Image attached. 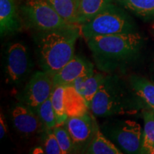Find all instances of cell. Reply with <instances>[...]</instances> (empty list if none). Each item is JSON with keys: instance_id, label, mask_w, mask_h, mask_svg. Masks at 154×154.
<instances>
[{"instance_id": "cell-1", "label": "cell", "mask_w": 154, "mask_h": 154, "mask_svg": "<svg viewBox=\"0 0 154 154\" xmlns=\"http://www.w3.org/2000/svg\"><path fill=\"white\" fill-rule=\"evenodd\" d=\"M86 42L97 68L111 74L138 57L144 38L136 32L94 36Z\"/></svg>"}, {"instance_id": "cell-2", "label": "cell", "mask_w": 154, "mask_h": 154, "mask_svg": "<svg viewBox=\"0 0 154 154\" xmlns=\"http://www.w3.org/2000/svg\"><path fill=\"white\" fill-rule=\"evenodd\" d=\"M78 24L47 32L36 36L39 63L44 72L53 76L74 57L75 44L79 37Z\"/></svg>"}, {"instance_id": "cell-3", "label": "cell", "mask_w": 154, "mask_h": 154, "mask_svg": "<svg viewBox=\"0 0 154 154\" xmlns=\"http://www.w3.org/2000/svg\"><path fill=\"white\" fill-rule=\"evenodd\" d=\"M89 110L98 117L122 114L136 109L130 88L127 90L124 82L116 75L106 74L99 91L88 105Z\"/></svg>"}, {"instance_id": "cell-4", "label": "cell", "mask_w": 154, "mask_h": 154, "mask_svg": "<svg viewBox=\"0 0 154 154\" xmlns=\"http://www.w3.org/2000/svg\"><path fill=\"white\" fill-rule=\"evenodd\" d=\"M80 26L81 32L86 40L97 36L136 32L134 19L124 9L114 3Z\"/></svg>"}, {"instance_id": "cell-5", "label": "cell", "mask_w": 154, "mask_h": 154, "mask_svg": "<svg viewBox=\"0 0 154 154\" xmlns=\"http://www.w3.org/2000/svg\"><path fill=\"white\" fill-rule=\"evenodd\" d=\"M20 10L25 25L37 32L72 24L66 22L47 0H24Z\"/></svg>"}, {"instance_id": "cell-6", "label": "cell", "mask_w": 154, "mask_h": 154, "mask_svg": "<svg viewBox=\"0 0 154 154\" xmlns=\"http://www.w3.org/2000/svg\"><path fill=\"white\" fill-rule=\"evenodd\" d=\"M101 131L123 153H142L143 131L139 124L131 120H109Z\"/></svg>"}, {"instance_id": "cell-7", "label": "cell", "mask_w": 154, "mask_h": 154, "mask_svg": "<svg viewBox=\"0 0 154 154\" xmlns=\"http://www.w3.org/2000/svg\"><path fill=\"white\" fill-rule=\"evenodd\" d=\"M63 126L72 138L75 153H85L96 129L99 128L91 113L79 117H68Z\"/></svg>"}, {"instance_id": "cell-8", "label": "cell", "mask_w": 154, "mask_h": 154, "mask_svg": "<svg viewBox=\"0 0 154 154\" xmlns=\"http://www.w3.org/2000/svg\"><path fill=\"white\" fill-rule=\"evenodd\" d=\"M53 86L52 76L49 73L44 71L34 73L23 92L24 103L37 113L40 106L51 96Z\"/></svg>"}, {"instance_id": "cell-9", "label": "cell", "mask_w": 154, "mask_h": 154, "mask_svg": "<svg viewBox=\"0 0 154 154\" xmlns=\"http://www.w3.org/2000/svg\"><path fill=\"white\" fill-rule=\"evenodd\" d=\"M31 68L27 47L20 42L12 44L7 51L6 73L9 82L18 84L26 78Z\"/></svg>"}, {"instance_id": "cell-10", "label": "cell", "mask_w": 154, "mask_h": 154, "mask_svg": "<svg viewBox=\"0 0 154 154\" xmlns=\"http://www.w3.org/2000/svg\"><path fill=\"white\" fill-rule=\"evenodd\" d=\"M11 120L14 128L24 137L30 138L44 128L39 117L24 103H17L11 111Z\"/></svg>"}, {"instance_id": "cell-11", "label": "cell", "mask_w": 154, "mask_h": 154, "mask_svg": "<svg viewBox=\"0 0 154 154\" xmlns=\"http://www.w3.org/2000/svg\"><path fill=\"white\" fill-rule=\"evenodd\" d=\"M129 88L136 109L154 111V84L145 77L133 74Z\"/></svg>"}, {"instance_id": "cell-12", "label": "cell", "mask_w": 154, "mask_h": 154, "mask_svg": "<svg viewBox=\"0 0 154 154\" xmlns=\"http://www.w3.org/2000/svg\"><path fill=\"white\" fill-rule=\"evenodd\" d=\"M94 69V65L84 57L75 56L52 76L54 86L72 85L75 79Z\"/></svg>"}, {"instance_id": "cell-13", "label": "cell", "mask_w": 154, "mask_h": 154, "mask_svg": "<svg viewBox=\"0 0 154 154\" xmlns=\"http://www.w3.org/2000/svg\"><path fill=\"white\" fill-rule=\"evenodd\" d=\"M16 0H0V33L1 36L11 35L22 29Z\"/></svg>"}, {"instance_id": "cell-14", "label": "cell", "mask_w": 154, "mask_h": 154, "mask_svg": "<svg viewBox=\"0 0 154 154\" xmlns=\"http://www.w3.org/2000/svg\"><path fill=\"white\" fill-rule=\"evenodd\" d=\"M64 109L68 117H79L88 112L89 106L82 94L72 85L65 86L63 94Z\"/></svg>"}, {"instance_id": "cell-15", "label": "cell", "mask_w": 154, "mask_h": 154, "mask_svg": "<svg viewBox=\"0 0 154 154\" xmlns=\"http://www.w3.org/2000/svg\"><path fill=\"white\" fill-rule=\"evenodd\" d=\"M115 0H79L77 24L82 25L101 12Z\"/></svg>"}, {"instance_id": "cell-16", "label": "cell", "mask_w": 154, "mask_h": 154, "mask_svg": "<svg viewBox=\"0 0 154 154\" xmlns=\"http://www.w3.org/2000/svg\"><path fill=\"white\" fill-rule=\"evenodd\" d=\"M119 5L143 21L154 20V0H116Z\"/></svg>"}, {"instance_id": "cell-17", "label": "cell", "mask_w": 154, "mask_h": 154, "mask_svg": "<svg viewBox=\"0 0 154 154\" xmlns=\"http://www.w3.org/2000/svg\"><path fill=\"white\" fill-rule=\"evenodd\" d=\"M85 153L88 154H122L123 152L102 133L96 129Z\"/></svg>"}, {"instance_id": "cell-18", "label": "cell", "mask_w": 154, "mask_h": 154, "mask_svg": "<svg viewBox=\"0 0 154 154\" xmlns=\"http://www.w3.org/2000/svg\"><path fill=\"white\" fill-rule=\"evenodd\" d=\"M59 14L69 24H77L79 0H47Z\"/></svg>"}, {"instance_id": "cell-19", "label": "cell", "mask_w": 154, "mask_h": 154, "mask_svg": "<svg viewBox=\"0 0 154 154\" xmlns=\"http://www.w3.org/2000/svg\"><path fill=\"white\" fill-rule=\"evenodd\" d=\"M142 116L144 123L142 153H149L154 146V111L142 110Z\"/></svg>"}, {"instance_id": "cell-20", "label": "cell", "mask_w": 154, "mask_h": 154, "mask_svg": "<svg viewBox=\"0 0 154 154\" xmlns=\"http://www.w3.org/2000/svg\"><path fill=\"white\" fill-rule=\"evenodd\" d=\"M64 87V86L61 85L54 86L50 96L53 109L55 112L56 119H57V126L63 125L68 118L65 112L64 104H63Z\"/></svg>"}, {"instance_id": "cell-21", "label": "cell", "mask_w": 154, "mask_h": 154, "mask_svg": "<svg viewBox=\"0 0 154 154\" xmlns=\"http://www.w3.org/2000/svg\"><path fill=\"white\" fill-rule=\"evenodd\" d=\"M106 74V73H96L94 72L91 76L86 80L83 87L82 95L87 101L88 104L91 103L94 97L99 91V88L104 81Z\"/></svg>"}, {"instance_id": "cell-22", "label": "cell", "mask_w": 154, "mask_h": 154, "mask_svg": "<svg viewBox=\"0 0 154 154\" xmlns=\"http://www.w3.org/2000/svg\"><path fill=\"white\" fill-rule=\"evenodd\" d=\"M37 115L45 129H53L57 126V119L50 98L40 106L38 109Z\"/></svg>"}, {"instance_id": "cell-23", "label": "cell", "mask_w": 154, "mask_h": 154, "mask_svg": "<svg viewBox=\"0 0 154 154\" xmlns=\"http://www.w3.org/2000/svg\"><path fill=\"white\" fill-rule=\"evenodd\" d=\"M53 131L60 146L61 154L75 153L72 140L63 125L57 126L53 128Z\"/></svg>"}, {"instance_id": "cell-24", "label": "cell", "mask_w": 154, "mask_h": 154, "mask_svg": "<svg viewBox=\"0 0 154 154\" xmlns=\"http://www.w3.org/2000/svg\"><path fill=\"white\" fill-rule=\"evenodd\" d=\"M43 144L45 153L61 154L60 146L59 145L53 129H45Z\"/></svg>"}, {"instance_id": "cell-25", "label": "cell", "mask_w": 154, "mask_h": 154, "mask_svg": "<svg viewBox=\"0 0 154 154\" xmlns=\"http://www.w3.org/2000/svg\"><path fill=\"white\" fill-rule=\"evenodd\" d=\"M94 72V70L93 69V70L90 71V72L86 73V74L82 75V76H79V78H77L76 79H75L74 81V82L72 84V86H74V87L76 88L77 91L79 92L81 94H82L83 87H84V84H85L86 80L91 76V75L93 74Z\"/></svg>"}, {"instance_id": "cell-26", "label": "cell", "mask_w": 154, "mask_h": 154, "mask_svg": "<svg viewBox=\"0 0 154 154\" xmlns=\"http://www.w3.org/2000/svg\"><path fill=\"white\" fill-rule=\"evenodd\" d=\"M7 132V122H6L5 116L2 114V113H1V117H0V138H1V139L5 138Z\"/></svg>"}, {"instance_id": "cell-27", "label": "cell", "mask_w": 154, "mask_h": 154, "mask_svg": "<svg viewBox=\"0 0 154 154\" xmlns=\"http://www.w3.org/2000/svg\"><path fill=\"white\" fill-rule=\"evenodd\" d=\"M33 153H44V150H43L42 149H40V148H37V149H34Z\"/></svg>"}, {"instance_id": "cell-28", "label": "cell", "mask_w": 154, "mask_h": 154, "mask_svg": "<svg viewBox=\"0 0 154 154\" xmlns=\"http://www.w3.org/2000/svg\"><path fill=\"white\" fill-rule=\"evenodd\" d=\"M151 73H152V76H153L154 79V59L153 60V63H152V69H151Z\"/></svg>"}, {"instance_id": "cell-29", "label": "cell", "mask_w": 154, "mask_h": 154, "mask_svg": "<svg viewBox=\"0 0 154 154\" xmlns=\"http://www.w3.org/2000/svg\"><path fill=\"white\" fill-rule=\"evenodd\" d=\"M148 154H154V146L150 149V151H149V153Z\"/></svg>"}, {"instance_id": "cell-30", "label": "cell", "mask_w": 154, "mask_h": 154, "mask_svg": "<svg viewBox=\"0 0 154 154\" xmlns=\"http://www.w3.org/2000/svg\"><path fill=\"white\" fill-rule=\"evenodd\" d=\"M153 33H154V28H153Z\"/></svg>"}]
</instances>
